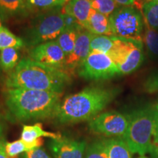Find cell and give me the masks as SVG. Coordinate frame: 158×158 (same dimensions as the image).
<instances>
[{"mask_svg": "<svg viewBox=\"0 0 158 158\" xmlns=\"http://www.w3.org/2000/svg\"><path fill=\"white\" fill-rule=\"evenodd\" d=\"M120 92L121 89L116 87L89 86L61 100L53 118L59 124L89 122L101 113Z\"/></svg>", "mask_w": 158, "mask_h": 158, "instance_id": "1", "label": "cell"}, {"mask_svg": "<svg viewBox=\"0 0 158 158\" xmlns=\"http://www.w3.org/2000/svg\"><path fill=\"white\" fill-rule=\"evenodd\" d=\"M71 82L64 70L45 66L31 58H23L6 77L7 89H25L62 93Z\"/></svg>", "mask_w": 158, "mask_h": 158, "instance_id": "2", "label": "cell"}, {"mask_svg": "<svg viewBox=\"0 0 158 158\" xmlns=\"http://www.w3.org/2000/svg\"><path fill=\"white\" fill-rule=\"evenodd\" d=\"M62 93L25 89H7L5 102L13 117L21 122L53 118Z\"/></svg>", "mask_w": 158, "mask_h": 158, "instance_id": "3", "label": "cell"}, {"mask_svg": "<svg viewBox=\"0 0 158 158\" xmlns=\"http://www.w3.org/2000/svg\"><path fill=\"white\" fill-rule=\"evenodd\" d=\"M130 122L123 139L133 154L143 156L149 153L155 130V110L143 107L129 114Z\"/></svg>", "mask_w": 158, "mask_h": 158, "instance_id": "4", "label": "cell"}, {"mask_svg": "<svg viewBox=\"0 0 158 158\" xmlns=\"http://www.w3.org/2000/svg\"><path fill=\"white\" fill-rule=\"evenodd\" d=\"M64 30L62 7L47 10L31 21L24 33L26 45L32 48L42 43L56 40Z\"/></svg>", "mask_w": 158, "mask_h": 158, "instance_id": "5", "label": "cell"}, {"mask_svg": "<svg viewBox=\"0 0 158 158\" xmlns=\"http://www.w3.org/2000/svg\"><path fill=\"white\" fill-rule=\"evenodd\" d=\"M113 35L143 42L144 21L142 13L133 6H119L109 16Z\"/></svg>", "mask_w": 158, "mask_h": 158, "instance_id": "6", "label": "cell"}, {"mask_svg": "<svg viewBox=\"0 0 158 158\" xmlns=\"http://www.w3.org/2000/svg\"><path fill=\"white\" fill-rule=\"evenodd\" d=\"M78 76L86 80H107L119 75L116 64L107 54L91 51L78 70Z\"/></svg>", "mask_w": 158, "mask_h": 158, "instance_id": "7", "label": "cell"}, {"mask_svg": "<svg viewBox=\"0 0 158 158\" xmlns=\"http://www.w3.org/2000/svg\"><path fill=\"white\" fill-rule=\"evenodd\" d=\"M130 122L129 114L116 110L99 114L89 122V129L92 133L108 138H123Z\"/></svg>", "mask_w": 158, "mask_h": 158, "instance_id": "8", "label": "cell"}, {"mask_svg": "<svg viewBox=\"0 0 158 158\" xmlns=\"http://www.w3.org/2000/svg\"><path fill=\"white\" fill-rule=\"evenodd\" d=\"M29 58L45 66L64 70L66 55L56 40L42 43L31 48Z\"/></svg>", "mask_w": 158, "mask_h": 158, "instance_id": "9", "label": "cell"}, {"mask_svg": "<svg viewBox=\"0 0 158 158\" xmlns=\"http://www.w3.org/2000/svg\"><path fill=\"white\" fill-rule=\"evenodd\" d=\"M48 146L54 158H84L87 143L61 135L57 138H51Z\"/></svg>", "mask_w": 158, "mask_h": 158, "instance_id": "10", "label": "cell"}, {"mask_svg": "<svg viewBox=\"0 0 158 158\" xmlns=\"http://www.w3.org/2000/svg\"><path fill=\"white\" fill-rule=\"evenodd\" d=\"M92 35L85 29L78 31L73 51L66 57L65 60L64 70L68 73H73L75 70H78L80 65L90 54Z\"/></svg>", "mask_w": 158, "mask_h": 158, "instance_id": "11", "label": "cell"}, {"mask_svg": "<svg viewBox=\"0 0 158 158\" xmlns=\"http://www.w3.org/2000/svg\"><path fill=\"white\" fill-rule=\"evenodd\" d=\"M92 10L90 0H68L62 7L63 13H67L76 18L84 28Z\"/></svg>", "mask_w": 158, "mask_h": 158, "instance_id": "12", "label": "cell"}, {"mask_svg": "<svg viewBox=\"0 0 158 158\" xmlns=\"http://www.w3.org/2000/svg\"><path fill=\"white\" fill-rule=\"evenodd\" d=\"M84 29L89 31L91 34L95 35H107L112 36L111 28L109 17L106 16L92 9L89 17L85 25Z\"/></svg>", "mask_w": 158, "mask_h": 158, "instance_id": "13", "label": "cell"}, {"mask_svg": "<svg viewBox=\"0 0 158 158\" xmlns=\"http://www.w3.org/2000/svg\"><path fill=\"white\" fill-rule=\"evenodd\" d=\"M144 59L143 43H139L132 49L125 61L117 67L119 75H129L142 64Z\"/></svg>", "mask_w": 158, "mask_h": 158, "instance_id": "14", "label": "cell"}, {"mask_svg": "<svg viewBox=\"0 0 158 158\" xmlns=\"http://www.w3.org/2000/svg\"><path fill=\"white\" fill-rule=\"evenodd\" d=\"M108 158H132L127 143L122 138H103Z\"/></svg>", "mask_w": 158, "mask_h": 158, "instance_id": "15", "label": "cell"}, {"mask_svg": "<svg viewBox=\"0 0 158 158\" xmlns=\"http://www.w3.org/2000/svg\"><path fill=\"white\" fill-rule=\"evenodd\" d=\"M61 134L46 131L43 129V124L36 123L33 125H23L21 139L27 143H31L43 137L50 138H57L60 137Z\"/></svg>", "mask_w": 158, "mask_h": 158, "instance_id": "16", "label": "cell"}, {"mask_svg": "<svg viewBox=\"0 0 158 158\" xmlns=\"http://www.w3.org/2000/svg\"><path fill=\"white\" fill-rule=\"evenodd\" d=\"M43 143V141L42 138L31 143H27L22 139H19L13 142L5 143V150L7 156L10 158H13L21 153L27 152L36 148L41 147Z\"/></svg>", "mask_w": 158, "mask_h": 158, "instance_id": "17", "label": "cell"}, {"mask_svg": "<svg viewBox=\"0 0 158 158\" xmlns=\"http://www.w3.org/2000/svg\"><path fill=\"white\" fill-rule=\"evenodd\" d=\"M30 7L28 0H0V13L4 15L15 16L27 13Z\"/></svg>", "mask_w": 158, "mask_h": 158, "instance_id": "18", "label": "cell"}, {"mask_svg": "<svg viewBox=\"0 0 158 158\" xmlns=\"http://www.w3.org/2000/svg\"><path fill=\"white\" fill-rule=\"evenodd\" d=\"M117 37L112 35H92L90 43L91 51H95L109 55L115 46Z\"/></svg>", "mask_w": 158, "mask_h": 158, "instance_id": "19", "label": "cell"}, {"mask_svg": "<svg viewBox=\"0 0 158 158\" xmlns=\"http://www.w3.org/2000/svg\"><path fill=\"white\" fill-rule=\"evenodd\" d=\"M24 45L22 38L15 35L5 27H2L0 29V51L10 48L19 49Z\"/></svg>", "mask_w": 158, "mask_h": 158, "instance_id": "20", "label": "cell"}, {"mask_svg": "<svg viewBox=\"0 0 158 158\" xmlns=\"http://www.w3.org/2000/svg\"><path fill=\"white\" fill-rule=\"evenodd\" d=\"M143 21L152 28L158 29V3L147 0L141 5Z\"/></svg>", "mask_w": 158, "mask_h": 158, "instance_id": "21", "label": "cell"}, {"mask_svg": "<svg viewBox=\"0 0 158 158\" xmlns=\"http://www.w3.org/2000/svg\"><path fill=\"white\" fill-rule=\"evenodd\" d=\"M143 41L151 56L158 59V31L150 27L145 21Z\"/></svg>", "mask_w": 158, "mask_h": 158, "instance_id": "22", "label": "cell"}, {"mask_svg": "<svg viewBox=\"0 0 158 158\" xmlns=\"http://www.w3.org/2000/svg\"><path fill=\"white\" fill-rule=\"evenodd\" d=\"M78 33V31L73 29H64L56 40L57 43L66 55V57L73 51Z\"/></svg>", "mask_w": 158, "mask_h": 158, "instance_id": "23", "label": "cell"}, {"mask_svg": "<svg viewBox=\"0 0 158 158\" xmlns=\"http://www.w3.org/2000/svg\"><path fill=\"white\" fill-rule=\"evenodd\" d=\"M19 53L16 48H10L0 52V68L5 72H10L19 64Z\"/></svg>", "mask_w": 158, "mask_h": 158, "instance_id": "24", "label": "cell"}, {"mask_svg": "<svg viewBox=\"0 0 158 158\" xmlns=\"http://www.w3.org/2000/svg\"><path fill=\"white\" fill-rule=\"evenodd\" d=\"M84 158H108L103 140H96L86 146Z\"/></svg>", "mask_w": 158, "mask_h": 158, "instance_id": "25", "label": "cell"}, {"mask_svg": "<svg viewBox=\"0 0 158 158\" xmlns=\"http://www.w3.org/2000/svg\"><path fill=\"white\" fill-rule=\"evenodd\" d=\"M92 8L109 17L119 6L114 0H90Z\"/></svg>", "mask_w": 158, "mask_h": 158, "instance_id": "26", "label": "cell"}, {"mask_svg": "<svg viewBox=\"0 0 158 158\" xmlns=\"http://www.w3.org/2000/svg\"><path fill=\"white\" fill-rule=\"evenodd\" d=\"M68 0H28L30 9H42L47 10L62 7Z\"/></svg>", "mask_w": 158, "mask_h": 158, "instance_id": "27", "label": "cell"}, {"mask_svg": "<svg viewBox=\"0 0 158 158\" xmlns=\"http://www.w3.org/2000/svg\"><path fill=\"white\" fill-rule=\"evenodd\" d=\"M143 87L144 90L149 93L158 92V70L147 77L143 84Z\"/></svg>", "mask_w": 158, "mask_h": 158, "instance_id": "28", "label": "cell"}, {"mask_svg": "<svg viewBox=\"0 0 158 158\" xmlns=\"http://www.w3.org/2000/svg\"><path fill=\"white\" fill-rule=\"evenodd\" d=\"M63 20H64V29H73L76 31H81V29H84L81 25L79 23L76 18L72 15L67 14V13H63Z\"/></svg>", "mask_w": 158, "mask_h": 158, "instance_id": "29", "label": "cell"}, {"mask_svg": "<svg viewBox=\"0 0 158 158\" xmlns=\"http://www.w3.org/2000/svg\"><path fill=\"white\" fill-rule=\"evenodd\" d=\"M24 158H51L47 152L42 147H38L23 154Z\"/></svg>", "mask_w": 158, "mask_h": 158, "instance_id": "30", "label": "cell"}, {"mask_svg": "<svg viewBox=\"0 0 158 158\" xmlns=\"http://www.w3.org/2000/svg\"><path fill=\"white\" fill-rule=\"evenodd\" d=\"M149 154L151 158H158V138H153Z\"/></svg>", "mask_w": 158, "mask_h": 158, "instance_id": "31", "label": "cell"}, {"mask_svg": "<svg viewBox=\"0 0 158 158\" xmlns=\"http://www.w3.org/2000/svg\"><path fill=\"white\" fill-rule=\"evenodd\" d=\"M0 158H10L5 150V142L0 137Z\"/></svg>", "mask_w": 158, "mask_h": 158, "instance_id": "32", "label": "cell"}, {"mask_svg": "<svg viewBox=\"0 0 158 158\" xmlns=\"http://www.w3.org/2000/svg\"><path fill=\"white\" fill-rule=\"evenodd\" d=\"M118 6H133L135 5V0H114Z\"/></svg>", "mask_w": 158, "mask_h": 158, "instance_id": "33", "label": "cell"}, {"mask_svg": "<svg viewBox=\"0 0 158 158\" xmlns=\"http://www.w3.org/2000/svg\"><path fill=\"white\" fill-rule=\"evenodd\" d=\"M158 138V113L155 111V130H154L153 138Z\"/></svg>", "mask_w": 158, "mask_h": 158, "instance_id": "34", "label": "cell"}, {"mask_svg": "<svg viewBox=\"0 0 158 158\" xmlns=\"http://www.w3.org/2000/svg\"><path fill=\"white\" fill-rule=\"evenodd\" d=\"M3 130H4L3 124H2V122L0 121V137H2V135Z\"/></svg>", "mask_w": 158, "mask_h": 158, "instance_id": "35", "label": "cell"}, {"mask_svg": "<svg viewBox=\"0 0 158 158\" xmlns=\"http://www.w3.org/2000/svg\"><path fill=\"white\" fill-rule=\"evenodd\" d=\"M154 109H155V110L157 113H158V100H157V102H156V103L155 104V106H153Z\"/></svg>", "mask_w": 158, "mask_h": 158, "instance_id": "36", "label": "cell"}, {"mask_svg": "<svg viewBox=\"0 0 158 158\" xmlns=\"http://www.w3.org/2000/svg\"><path fill=\"white\" fill-rule=\"evenodd\" d=\"M2 14L0 13V29L2 27Z\"/></svg>", "mask_w": 158, "mask_h": 158, "instance_id": "37", "label": "cell"}, {"mask_svg": "<svg viewBox=\"0 0 158 158\" xmlns=\"http://www.w3.org/2000/svg\"><path fill=\"white\" fill-rule=\"evenodd\" d=\"M138 158H147V157H146L145 155H143V156H140V157H138Z\"/></svg>", "mask_w": 158, "mask_h": 158, "instance_id": "38", "label": "cell"}, {"mask_svg": "<svg viewBox=\"0 0 158 158\" xmlns=\"http://www.w3.org/2000/svg\"><path fill=\"white\" fill-rule=\"evenodd\" d=\"M143 1H147V0H143ZM151 1L155 2H157V3H158V0H151Z\"/></svg>", "mask_w": 158, "mask_h": 158, "instance_id": "39", "label": "cell"}, {"mask_svg": "<svg viewBox=\"0 0 158 158\" xmlns=\"http://www.w3.org/2000/svg\"><path fill=\"white\" fill-rule=\"evenodd\" d=\"M22 158H24V157H22Z\"/></svg>", "mask_w": 158, "mask_h": 158, "instance_id": "40", "label": "cell"}]
</instances>
